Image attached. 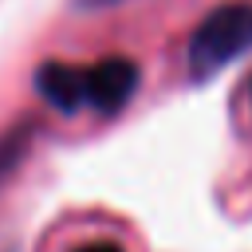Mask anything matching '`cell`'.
<instances>
[{"instance_id":"6da1fadb","label":"cell","mask_w":252,"mask_h":252,"mask_svg":"<svg viewBox=\"0 0 252 252\" xmlns=\"http://www.w3.org/2000/svg\"><path fill=\"white\" fill-rule=\"evenodd\" d=\"M35 87L63 114L83 110V106H91L98 114H114L130 102V94L138 87V67L126 55H110V59H98L91 67L47 63L35 71Z\"/></svg>"},{"instance_id":"7a4b0ae2","label":"cell","mask_w":252,"mask_h":252,"mask_svg":"<svg viewBox=\"0 0 252 252\" xmlns=\"http://www.w3.org/2000/svg\"><path fill=\"white\" fill-rule=\"evenodd\" d=\"M244 51H252V4H220L213 8L189 35V75L193 79H209L220 67H228L232 59H240Z\"/></svg>"},{"instance_id":"3957f363","label":"cell","mask_w":252,"mask_h":252,"mask_svg":"<svg viewBox=\"0 0 252 252\" xmlns=\"http://www.w3.org/2000/svg\"><path fill=\"white\" fill-rule=\"evenodd\" d=\"M28 138H32V126H20V130H8L0 138V181L20 165L24 150H28Z\"/></svg>"},{"instance_id":"277c9868","label":"cell","mask_w":252,"mask_h":252,"mask_svg":"<svg viewBox=\"0 0 252 252\" xmlns=\"http://www.w3.org/2000/svg\"><path fill=\"white\" fill-rule=\"evenodd\" d=\"M75 252H122V244H114V240H91V244H83Z\"/></svg>"},{"instance_id":"5b68a950","label":"cell","mask_w":252,"mask_h":252,"mask_svg":"<svg viewBox=\"0 0 252 252\" xmlns=\"http://www.w3.org/2000/svg\"><path fill=\"white\" fill-rule=\"evenodd\" d=\"M110 4H122V0H75V8H83V12H98V8H110Z\"/></svg>"}]
</instances>
